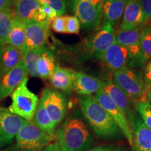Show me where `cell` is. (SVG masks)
I'll return each mask as SVG.
<instances>
[{
	"instance_id": "1",
	"label": "cell",
	"mask_w": 151,
	"mask_h": 151,
	"mask_svg": "<svg viewBox=\"0 0 151 151\" xmlns=\"http://www.w3.org/2000/svg\"><path fill=\"white\" fill-rule=\"evenodd\" d=\"M78 102L83 114L98 137L110 138L118 134L120 129L117 124L92 96L79 95Z\"/></svg>"
},
{
	"instance_id": "2",
	"label": "cell",
	"mask_w": 151,
	"mask_h": 151,
	"mask_svg": "<svg viewBox=\"0 0 151 151\" xmlns=\"http://www.w3.org/2000/svg\"><path fill=\"white\" fill-rule=\"evenodd\" d=\"M55 137L60 151H83L92 143L89 130L78 118L67 119L58 129Z\"/></svg>"
},
{
	"instance_id": "3",
	"label": "cell",
	"mask_w": 151,
	"mask_h": 151,
	"mask_svg": "<svg viewBox=\"0 0 151 151\" xmlns=\"http://www.w3.org/2000/svg\"><path fill=\"white\" fill-rule=\"evenodd\" d=\"M113 81L129 100L137 103L146 99L148 88L144 83L142 73L126 67L115 71Z\"/></svg>"
},
{
	"instance_id": "4",
	"label": "cell",
	"mask_w": 151,
	"mask_h": 151,
	"mask_svg": "<svg viewBox=\"0 0 151 151\" xmlns=\"http://www.w3.org/2000/svg\"><path fill=\"white\" fill-rule=\"evenodd\" d=\"M28 78L23 79L11 94L12 104L9 110L27 121H32L39 104V98L27 88Z\"/></svg>"
},
{
	"instance_id": "5",
	"label": "cell",
	"mask_w": 151,
	"mask_h": 151,
	"mask_svg": "<svg viewBox=\"0 0 151 151\" xmlns=\"http://www.w3.org/2000/svg\"><path fill=\"white\" fill-rule=\"evenodd\" d=\"M16 137V147L21 151H41L52 143L55 138L41 130L34 122L27 120Z\"/></svg>"
},
{
	"instance_id": "6",
	"label": "cell",
	"mask_w": 151,
	"mask_h": 151,
	"mask_svg": "<svg viewBox=\"0 0 151 151\" xmlns=\"http://www.w3.org/2000/svg\"><path fill=\"white\" fill-rule=\"evenodd\" d=\"M101 106L110 115L113 120L117 124L119 129L122 132L128 142L132 146V132L129 120L121 109L115 104L110 97L104 89L99 90L92 96Z\"/></svg>"
},
{
	"instance_id": "7",
	"label": "cell",
	"mask_w": 151,
	"mask_h": 151,
	"mask_svg": "<svg viewBox=\"0 0 151 151\" xmlns=\"http://www.w3.org/2000/svg\"><path fill=\"white\" fill-rule=\"evenodd\" d=\"M39 101L55 126L59 124L67 113V101L65 96L58 90L47 88L43 91Z\"/></svg>"
},
{
	"instance_id": "8",
	"label": "cell",
	"mask_w": 151,
	"mask_h": 151,
	"mask_svg": "<svg viewBox=\"0 0 151 151\" xmlns=\"http://www.w3.org/2000/svg\"><path fill=\"white\" fill-rule=\"evenodd\" d=\"M50 27V23L48 22H25V42L22 51V56L29 50L46 47L48 40Z\"/></svg>"
},
{
	"instance_id": "9",
	"label": "cell",
	"mask_w": 151,
	"mask_h": 151,
	"mask_svg": "<svg viewBox=\"0 0 151 151\" xmlns=\"http://www.w3.org/2000/svg\"><path fill=\"white\" fill-rule=\"evenodd\" d=\"M116 42L125 47L129 51L132 65L142 66L147 62L139 40V28L120 30L116 34Z\"/></svg>"
},
{
	"instance_id": "10",
	"label": "cell",
	"mask_w": 151,
	"mask_h": 151,
	"mask_svg": "<svg viewBox=\"0 0 151 151\" xmlns=\"http://www.w3.org/2000/svg\"><path fill=\"white\" fill-rule=\"evenodd\" d=\"M75 16L87 29H97L102 19L101 5H95L85 0H72Z\"/></svg>"
},
{
	"instance_id": "11",
	"label": "cell",
	"mask_w": 151,
	"mask_h": 151,
	"mask_svg": "<svg viewBox=\"0 0 151 151\" xmlns=\"http://www.w3.org/2000/svg\"><path fill=\"white\" fill-rule=\"evenodd\" d=\"M26 120L0 107V150L13 141Z\"/></svg>"
},
{
	"instance_id": "12",
	"label": "cell",
	"mask_w": 151,
	"mask_h": 151,
	"mask_svg": "<svg viewBox=\"0 0 151 151\" xmlns=\"http://www.w3.org/2000/svg\"><path fill=\"white\" fill-rule=\"evenodd\" d=\"M132 151H151V129L146 127L137 113L130 121Z\"/></svg>"
},
{
	"instance_id": "13",
	"label": "cell",
	"mask_w": 151,
	"mask_h": 151,
	"mask_svg": "<svg viewBox=\"0 0 151 151\" xmlns=\"http://www.w3.org/2000/svg\"><path fill=\"white\" fill-rule=\"evenodd\" d=\"M116 42V33L109 22L104 23L99 31L94 36L90 42V52L95 58L101 60L104 52Z\"/></svg>"
},
{
	"instance_id": "14",
	"label": "cell",
	"mask_w": 151,
	"mask_h": 151,
	"mask_svg": "<svg viewBox=\"0 0 151 151\" xmlns=\"http://www.w3.org/2000/svg\"><path fill=\"white\" fill-rule=\"evenodd\" d=\"M27 76L23 61L0 78V101L12 94Z\"/></svg>"
},
{
	"instance_id": "15",
	"label": "cell",
	"mask_w": 151,
	"mask_h": 151,
	"mask_svg": "<svg viewBox=\"0 0 151 151\" xmlns=\"http://www.w3.org/2000/svg\"><path fill=\"white\" fill-rule=\"evenodd\" d=\"M14 6L16 16L24 22H47L37 0H17L14 1Z\"/></svg>"
},
{
	"instance_id": "16",
	"label": "cell",
	"mask_w": 151,
	"mask_h": 151,
	"mask_svg": "<svg viewBox=\"0 0 151 151\" xmlns=\"http://www.w3.org/2000/svg\"><path fill=\"white\" fill-rule=\"evenodd\" d=\"M101 60L109 69L116 71L127 67L130 55L125 47L115 42L104 53Z\"/></svg>"
},
{
	"instance_id": "17",
	"label": "cell",
	"mask_w": 151,
	"mask_h": 151,
	"mask_svg": "<svg viewBox=\"0 0 151 151\" xmlns=\"http://www.w3.org/2000/svg\"><path fill=\"white\" fill-rule=\"evenodd\" d=\"M103 89L112 99L115 104L123 111L130 123V121L136 113L131 109L130 100L125 93L112 80L104 82V87Z\"/></svg>"
},
{
	"instance_id": "18",
	"label": "cell",
	"mask_w": 151,
	"mask_h": 151,
	"mask_svg": "<svg viewBox=\"0 0 151 151\" xmlns=\"http://www.w3.org/2000/svg\"><path fill=\"white\" fill-rule=\"evenodd\" d=\"M144 17L139 0H132L126 4L120 30H130L143 25Z\"/></svg>"
},
{
	"instance_id": "19",
	"label": "cell",
	"mask_w": 151,
	"mask_h": 151,
	"mask_svg": "<svg viewBox=\"0 0 151 151\" xmlns=\"http://www.w3.org/2000/svg\"><path fill=\"white\" fill-rule=\"evenodd\" d=\"M104 87V82L97 77L92 76L83 72H76L73 90L78 95L92 96Z\"/></svg>"
},
{
	"instance_id": "20",
	"label": "cell",
	"mask_w": 151,
	"mask_h": 151,
	"mask_svg": "<svg viewBox=\"0 0 151 151\" xmlns=\"http://www.w3.org/2000/svg\"><path fill=\"white\" fill-rule=\"evenodd\" d=\"M76 73V71L71 68L56 66L49 79L55 89L69 93L73 90Z\"/></svg>"
},
{
	"instance_id": "21",
	"label": "cell",
	"mask_w": 151,
	"mask_h": 151,
	"mask_svg": "<svg viewBox=\"0 0 151 151\" xmlns=\"http://www.w3.org/2000/svg\"><path fill=\"white\" fill-rule=\"evenodd\" d=\"M22 60L21 50L9 44L0 46V78Z\"/></svg>"
},
{
	"instance_id": "22",
	"label": "cell",
	"mask_w": 151,
	"mask_h": 151,
	"mask_svg": "<svg viewBox=\"0 0 151 151\" xmlns=\"http://www.w3.org/2000/svg\"><path fill=\"white\" fill-rule=\"evenodd\" d=\"M127 2L123 0H103L101 10L104 23L109 22L115 25L123 16Z\"/></svg>"
},
{
	"instance_id": "23",
	"label": "cell",
	"mask_w": 151,
	"mask_h": 151,
	"mask_svg": "<svg viewBox=\"0 0 151 151\" xmlns=\"http://www.w3.org/2000/svg\"><path fill=\"white\" fill-rule=\"evenodd\" d=\"M25 42V22L15 16L7 37L6 44H9L19 50H23Z\"/></svg>"
},
{
	"instance_id": "24",
	"label": "cell",
	"mask_w": 151,
	"mask_h": 151,
	"mask_svg": "<svg viewBox=\"0 0 151 151\" xmlns=\"http://www.w3.org/2000/svg\"><path fill=\"white\" fill-rule=\"evenodd\" d=\"M55 67V58L53 53L51 50L45 47L37 65L39 77L43 80L49 79Z\"/></svg>"
},
{
	"instance_id": "25",
	"label": "cell",
	"mask_w": 151,
	"mask_h": 151,
	"mask_svg": "<svg viewBox=\"0 0 151 151\" xmlns=\"http://www.w3.org/2000/svg\"><path fill=\"white\" fill-rule=\"evenodd\" d=\"M33 122L41 130L46 133L50 137H55V124L49 117L42 104L39 101L33 118Z\"/></svg>"
},
{
	"instance_id": "26",
	"label": "cell",
	"mask_w": 151,
	"mask_h": 151,
	"mask_svg": "<svg viewBox=\"0 0 151 151\" xmlns=\"http://www.w3.org/2000/svg\"><path fill=\"white\" fill-rule=\"evenodd\" d=\"M16 16L13 8L0 11V46L6 44L12 20Z\"/></svg>"
},
{
	"instance_id": "27",
	"label": "cell",
	"mask_w": 151,
	"mask_h": 151,
	"mask_svg": "<svg viewBox=\"0 0 151 151\" xmlns=\"http://www.w3.org/2000/svg\"><path fill=\"white\" fill-rule=\"evenodd\" d=\"M44 48L29 50L22 56V61L25 66L26 70L27 73L32 76L39 77L37 70V65Z\"/></svg>"
},
{
	"instance_id": "28",
	"label": "cell",
	"mask_w": 151,
	"mask_h": 151,
	"mask_svg": "<svg viewBox=\"0 0 151 151\" xmlns=\"http://www.w3.org/2000/svg\"><path fill=\"white\" fill-rule=\"evenodd\" d=\"M139 40L145 58L151 60V24L148 22L139 29Z\"/></svg>"
},
{
	"instance_id": "29",
	"label": "cell",
	"mask_w": 151,
	"mask_h": 151,
	"mask_svg": "<svg viewBox=\"0 0 151 151\" xmlns=\"http://www.w3.org/2000/svg\"><path fill=\"white\" fill-rule=\"evenodd\" d=\"M135 108L145 125L151 129V104L148 100L138 101L136 103Z\"/></svg>"
},
{
	"instance_id": "30",
	"label": "cell",
	"mask_w": 151,
	"mask_h": 151,
	"mask_svg": "<svg viewBox=\"0 0 151 151\" xmlns=\"http://www.w3.org/2000/svg\"><path fill=\"white\" fill-rule=\"evenodd\" d=\"M41 5L47 6L56 11L58 16H63L66 11V0H37Z\"/></svg>"
},
{
	"instance_id": "31",
	"label": "cell",
	"mask_w": 151,
	"mask_h": 151,
	"mask_svg": "<svg viewBox=\"0 0 151 151\" xmlns=\"http://www.w3.org/2000/svg\"><path fill=\"white\" fill-rule=\"evenodd\" d=\"M66 34L78 35L80 31V22L76 16H65Z\"/></svg>"
},
{
	"instance_id": "32",
	"label": "cell",
	"mask_w": 151,
	"mask_h": 151,
	"mask_svg": "<svg viewBox=\"0 0 151 151\" xmlns=\"http://www.w3.org/2000/svg\"><path fill=\"white\" fill-rule=\"evenodd\" d=\"M50 27L57 33H66V20L65 16H57L50 22Z\"/></svg>"
},
{
	"instance_id": "33",
	"label": "cell",
	"mask_w": 151,
	"mask_h": 151,
	"mask_svg": "<svg viewBox=\"0 0 151 151\" xmlns=\"http://www.w3.org/2000/svg\"><path fill=\"white\" fill-rule=\"evenodd\" d=\"M139 2L144 17V21H143V24H144L148 23L151 20V0H139Z\"/></svg>"
},
{
	"instance_id": "34",
	"label": "cell",
	"mask_w": 151,
	"mask_h": 151,
	"mask_svg": "<svg viewBox=\"0 0 151 151\" xmlns=\"http://www.w3.org/2000/svg\"><path fill=\"white\" fill-rule=\"evenodd\" d=\"M41 9L43 15L46 17V21L50 22V23L52 22V20L53 19H55L58 16L56 11L54 9L50 8V7L47 6L41 5Z\"/></svg>"
},
{
	"instance_id": "35",
	"label": "cell",
	"mask_w": 151,
	"mask_h": 151,
	"mask_svg": "<svg viewBox=\"0 0 151 151\" xmlns=\"http://www.w3.org/2000/svg\"><path fill=\"white\" fill-rule=\"evenodd\" d=\"M143 78L145 85L149 89L151 87V60H150L145 67Z\"/></svg>"
},
{
	"instance_id": "36",
	"label": "cell",
	"mask_w": 151,
	"mask_h": 151,
	"mask_svg": "<svg viewBox=\"0 0 151 151\" xmlns=\"http://www.w3.org/2000/svg\"><path fill=\"white\" fill-rule=\"evenodd\" d=\"M14 1L11 0H0V11L13 8Z\"/></svg>"
},
{
	"instance_id": "37",
	"label": "cell",
	"mask_w": 151,
	"mask_h": 151,
	"mask_svg": "<svg viewBox=\"0 0 151 151\" xmlns=\"http://www.w3.org/2000/svg\"><path fill=\"white\" fill-rule=\"evenodd\" d=\"M41 151H60V149L58 142L55 141V142L50 143L46 148H44Z\"/></svg>"
},
{
	"instance_id": "38",
	"label": "cell",
	"mask_w": 151,
	"mask_h": 151,
	"mask_svg": "<svg viewBox=\"0 0 151 151\" xmlns=\"http://www.w3.org/2000/svg\"><path fill=\"white\" fill-rule=\"evenodd\" d=\"M113 149V146H97L88 151H112Z\"/></svg>"
},
{
	"instance_id": "39",
	"label": "cell",
	"mask_w": 151,
	"mask_h": 151,
	"mask_svg": "<svg viewBox=\"0 0 151 151\" xmlns=\"http://www.w3.org/2000/svg\"><path fill=\"white\" fill-rule=\"evenodd\" d=\"M85 1H87L95 5H101L103 0H85Z\"/></svg>"
},
{
	"instance_id": "40",
	"label": "cell",
	"mask_w": 151,
	"mask_h": 151,
	"mask_svg": "<svg viewBox=\"0 0 151 151\" xmlns=\"http://www.w3.org/2000/svg\"><path fill=\"white\" fill-rule=\"evenodd\" d=\"M1 151H21V150H19V149L17 148V147L11 146V147H9V148L4 149V150H1Z\"/></svg>"
},
{
	"instance_id": "41",
	"label": "cell",
	"mask_w": 151,
	"mask_h": 151,
	"mask_svg": "<svg viewBox=\"0 0 151 151\" xmlns=\"http://www.w3.org/2000/svg\"><path fill=\"white\" fill-rule=\"evenodd\" d=\"M147 98H148L149 102L151 103V87L149 88L148 90V92H147Z\"/></svg>"
},
{
	"instance_id": "42",
	"label": "cell",
	"mask_w": 151,
	"mask_h": 151,
	"mask_svg": "<svg viewBox=\"0 0 151 151\" xmlns=\"http://www.w3.org/2000/svg\"><path fill=\"white\" fill-rule=\"evenodd\" d=\"M112 151H124V150H122V149L118 148V149H113Z\"/></svg>"
},
{
	"instance_id": "43",
	"label": "cell",
	"mask_w": 151,
	"mask_h": 151,
	"mask_svg": "<svg viewBox=\"0 0 151 151\" xmlns=\"http://www.w3.org/2000/svg\"><path fill=\"white\" fill-rule=\"evenodd\" d=\"M123 1H126V2H129V1H132V0H123Z\"/></svg>"
},
{
	"instance_id": "44",
	"label": "cell",
	"mask_w": 151,
	"mask_h": 151,
	"mask_svg": "<svg viewBox=\"0 0 151 151\" xmlns=\"http://www.w3.org/2000/svg\"><path fill=\"white\" fill-rule=\"evenodd\" d=\"M11 1H13L14 2V1H17V0H11Z\"/></svg>"
},
{
	"instance_id": "45",
	"label": "cell",
	"mask_w": 151,
	"mask_h": 151,
	"mask_svg": "<svg viewBox=\"0 0 151 151\" xmlns=\"http://www.w3.org/2000/svg\"></svg>"
}]
</instances>
